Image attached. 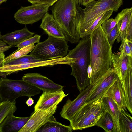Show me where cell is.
Here are the masks:
<instances>
[{
    "label": "cell",
    "instance_id": "obj_15",
    "mask_svg": "<svg viewBox=\"0 0 132 132\" xmlns=\"http://www.w3.org/2000/svg\"><path fill=\"white\" fill-rule=\"evenodd\" d=\"M12 112L8 115L0 124V132H19L24 126L31 116L18 117Z\"/></svg>",
    "mask_w": 132,
    "mask_h": 132
},
{
    "label": "cell",
    "instance_id": "obj_37",
    "mask_svg": "<svg viewBox=\"0 0 132 132\" xmlns=\"http://www.w3.org/2000/svg\"><path fill=\"white\" fill-rule=\"evenodd\" d=\"M34 103V101L31 97H29L28 99L26 101V103L28 106H30L32 105Z\"/></svg>",
    "mask_w": 132,
    "mask_h": 132
},
{
    "label": "cell",
    "instance_id": "obj_35",
    "mask_svg": "<svg viewBox=\"0 0 132 132\" xmlns=\"http://www.w3.org/2000/svg\"><path fill=\"white\" fill-rule=\"evenodd\" d=\"M12 46L7 45V44L0 39V53H4L12 47Z\"/></svg>",
    "mask_w": 132,
    "mask_h": 132
},
{
    "label": "cell",
    "instance_id": "obj_22",
    "mask_svg": "<svg viewBox=\"0 0 132 132\" xmlns=\"http://www.w3.org/2000/svg\"><path fill=\"white\" fill-rule=\"evenodd\" d=\"M119 126L120 132H132V118L126 108L120 109Z\"/></svg>",
    "mask_w": 132,
    "mask_h": 132
},
{
    "label": "cell",
    "instance_id": "obj_40",
    "mask_svg": "<svg viewBox=\"0 0 132 132\" xmlns=\"http://www.w3.org/2000/svg\"><path fill=\"white\" fill-rule=\"evenodd\" d=\"M7 75L6 73L0 72V76H1L2 77L6 78Z\"/></svg>",
    "mask_w": 132,
    "mask_h": 132
},
{
    "label": "cell",
    "instance_id": "obj_41",
    "mask_svg": "<svg viewBox=\"0 0 132 132\" xmlns=\"http://www.w3.org/2000/svg\"><path fill=\"white\" fill-rule=\"evenodd\" d=\"M7 0H0V5L2 3L6 2Z\"/></svg>",
    "mask_w": 132,
    "mask_h": 132
},
{
    "label": "cell",
    "instance_id": "obj_5",
    "mask_svg": "<svg viewBox=\"0 0 132 132\" xmlns=\"http://www.w3.org/2000/svg\"><path fill=\"white\" fill-rule=\"evenodd\" d=\"M122 4L123 0H98L88 4L82 9L78 29L80 36L102 14L110 10L117 12Z\"/></svg>",
    "mask_w": 132,
    "mask_h": 132
},
{
    "label": "cell",
    "instance_id": "obj_16",
    "mask_svg": "<svg viewBox=\"0 0 132 132\" xmlns=\"http://www.w3.org/2000/svg\"><path fill=\"white\" fill-rule=\"evenodd\" d=\"M118 31L116 39L119 42L126 38L127 31L129 24L132 19V8L123 9L115 17Z\"/></svg>",
    "mask_w": 132,
    "mask_h": 132
},
{
    "label": "cell",
    "instance_id": "obj_12",
    "mask_svg": "<svg viewBox=\"0 0 132 132\" xmlns=\"http://www.w3.org/2000/svg\"><path fill=\"white\" fill-rule=\"evenodd\" d=\"M119 79L113 68L109 70L103 79L92 90L84 105L91 103L102 97L111 85Z\"/></svg>",
    "mask_w": 132,
    "mask_h": 132
},
{
    "label": "cell",
    "instance_id": "obj_28",
    "mask_svg": "<svg viewBox=\"0 0 132 132\" xmlns=\"http://www.w3.org/2000/svg\"><path fill=\"white\" fill-rule=\"evenodd\" d=\"M43 60H44L36 57L30 54L19 58L12 59L5 62L4 63L3 65H13Z\"/></svg>",
    "mask_w": 132,
    "mask_h": 132
},
{
    "label": "cell",
    "instance_id": "obj_42",
    "mask_svg": "<svg viewBox=\"0 0 132 132\" xmlns=\"http://www.w3.org/2000/svg\"><path fill=\"white\" fill-rule=\"evenodd\" d=\"M82 1V0H79V6L81 5Z\"/></svg>",
    "mask_w": 132,
    "mask_h": 132
},
{
    "label": "cell",
    "instance_id": "obj_25",
    "mask_svg": "<svg viewBox=\"0 0 132 132\" xmlns=\"http://www.w3.org/2000/svg\"><path fill=\"white\" fill-rule=\"evenodd\" d=\"M96 126L101 127L107 132H115L114 123L112 117L106 111L99 118Z\"/></svg>",
    "mask_w": 132,
    "mask_h": 132
},
{
    "label": "cell",
    "instance_id": "obj_3",
    "mask_svg": "<svg viewBox=\"0 0 132 132\" xmlns=\"http://www.w3.org/2000/svg\"><path fill=\"white\" fill-rule=\"evenodd\" d=\"M91 41L90 35L81 38L73 49L68 51V55L74 59L70 66L71 75L76 80L77 88L80 92L90 84L87 68L90 63Z\"/></svg>",
    "mask_w": 132,
    "mask_h": 132
},
{
    "label": "cell",
    "instance_id": "obj_17",
    "mask_svg": "<svg viewBox=\"0 0 132 132\" xmlns=\"http://www.w3.org/2000/svg\"><path fill=\"white\" fill-rule=\"evenodd\" d=\"M40 27L47 33L54 37L65 39V37L60 26L48 12L42 19Z\"/></svg>",
    "mask_w": 132,
    "mask_h": 132
},
{
    "label": "cell",
    "instance_id": "obj_4",
    "mask_svg": "<svg viewBox=\"0 0 132 132\" xmlns=\"http://www.w3.org/2000/svg\"><path fill=\"white\" fill-rule=\"evenodd\" d=\"M106 111L102 98L83 105L71 118L70 125L73 130H81L96 126Z\"/></svg>",
    "mask_w": 132,
    "mask_h": 132
},
{
    "label": "cell",
    "instance_id": "obj_43",
    "mask_svg": "<svg viewBox=\"0 0 132 132\" xmlns=\"http://www.w3.org/2000/svg\"><path fill=\"white\" fill-rule=\"evenodd\" d=\"M1 36H2V35H1V32L0 31V39H1Z\"/></svg>",
    "mask_w": 132,
    "mask_h": 132
},
{
    "label": "cell",
    "instance_id": "obj_9",
    "mask_svg": "<svg viewBox=\"0 0 132 132\" xmlns=\"http://www.w3.org/2000/svg\"><path fill=\"white\" fill-rule=\"evenodd\" d=\"M105 74L91 84H90L81 91L73 101L68 99L60 112L62 118L70 121L71 118L84 104L90 93L104 78Z\"/></svg>",
    "mask_w": 132,
    "mask_h": 132
},
{
    "label": "cell",
    "instance_id": "obj_34",
    "mask_svg": "<svg viewBox=\"0 0 132 132\" xmlns=\"http://www.w3.org/2000/svg\"><path fill=\"white\" fill-rule=\"evenodd\" d=\"M126 38L132 41V19L130 20L128 25Z\"/></svg>",
    "mask_w": 132,
    "mask_h": 132
},
{
    "label": "cell",
    "instance_id": "obj_26",
    "mask_svg": "<svg viewBox=\"0 0 132 132\" xmlns=\"http://www.w3.org/2000/svg\"><path fill=\"white\" fill-rule=\"evenodd\" d=\"M16 101H6L0 102V124L5 118L11 113L17 110Z\"/></svg>",
    "mask_w": 132,
    "mask_h": 132
},
{
    "label": "cell",
    "instance_id": "obj_31",
    "mask_svg": "<svg viewBox=\"0 0 132 132\" xmlns=\"http://www.w3.org/2000/svg\"><path fill=\"white\" fill-rule=\"evenodd\" d=\"M41 36L39 35L36 34L34 36L29 38L22 43L16 45V47H17L18 49L16 51H17L21 48L25 47L35 43H38L40 42Z\"/></svg>",
    "mask_w": 132,
    "mask_h": 132
},
{
    "label": "cell",
    "instance_id": "obj_2",
    "mask_svg": "<svg viewBox=\"0 0 132 132\" xmlns=\"http://www.w3.org/2000/svg\"><path fill=\"white\" fill-rule=\"evenodd\" d=\"M90 64L92 69L90 84H91L113 67L111 57L112 46L110 44L101 25L90 35Z\"/></svg>",
    "mask_w": 132,
    "mask_h": 132
},
{
    "label": "cell",
    "instance_id": "obj_36",
    "mask_svg": "<svg viewBox=\"0 0 132 132\" xmlns=\"http://www.w3.org/2000/svg\"><path fill=\"white\" fill-rule=\"evenodd\" d=\"M5 55L4 53H0V67L4 64L5 59Z\"/></svg>",
    "mask_w": 132,
    "mask_h": 132
},
{
    "label": "cell",
    "instance_id": "obj_14",
    "mask_svg": "<svg viewBox=\"0 0 132 132\" xmlns=\"http://www.w3.org/2000/svg\"><path fill=\"white\" fill-rule=\"evenodd\" d=\"M66 96L63 90L43 92L34 107V111L38 109H47L56 103L59 104Z\"/></svg>",
    "mask_w": 132,
    "mask_h": 132
},
{
    "label": "cell",
    "instance_id": "obj_38",
    "mask_svg": "<svg viewBox=\"0 0 132 132\" xmlns=\"http://www.w3.org/2000/svg\"><path fill=\"white\" fill-rule=\"evenodd\" d=\"M87 73L88 77L90 81L92 73V69L90 64L89 65L88 67Z\"/></svg>",
    "mask_w": 132,
    "mask_h": 132
},
{
    "label": "cell",
    "instance_id": "obj_27",
    "mask_svg": "<svg viewBox=\"0 0 132 132\" xmlns=\"http://www.w3.org/2000/svg\"><path fill=\"white\" fill-rule=\"evenodd\" d=\"M34 44L23 47L11 54L5 58L4 62L13 59L19 58L27 55L31 52L35 47Z\"/></svg>",
    "mask_w": 132,
    "mask_h": 132
},
{
    "label": "cell",
    "instance_id": "obj_19",
    "mask_svg": "<svg viewBox=\"0 0 132 132\" xmlns=\"http://www.w3.org/2000/svg\"><path fill=\"white\" fill-rule=\"evenodd\" d=\"M34 34L30 31L26 26L21 29L2 35L1 39L8 45L16 46L33 36Z\"/></svg>",
    "mask_w": 132,
    "mask_h": 132
},
{
    "label": "cell",
    "instance_id": "obj_13",
    "mask_svg": "<svg viewBox=\"0 0 132 132\" xmlns=\"http://www.w3.org/2000/svg\"><path fill=\"white\" fill-rule=\"evenodd\" d=\"M132 56L120 53L111 54L113 68L122 86L126 76L132 73Z\"/></svg>",
    "mask_w": 132,
    "mask_h": 132
},
{
    "label": "cell",
    "instance_id": "obj_18",
    "mask_svg": "<svg viewBox=\"0 0 132 132\" xmlns=\"http://www.w3.org/2000/svg\"><path fill=\"white\" fill-rule=\"evenodd\" d=\"M103 96L112 99L119 109L122 108H126L124 92L121 81L119 79L111 85Z\"/></svg>",
    "mask_w": 132,
    "mask_h": 132
},
{
    "label": "cell",
    "instance_id": "obj_10",
    "mask_svg": "<svg viewBox=\"0 0 132 132\" xmlns=\"http://www.w3.org/2000/svg\"><path fill=\"white\" fill-rule=\"evenodd\" d=\"M56 103L46 109H38L34 112L24 126L19 132H36L42 126L51 119L56 112Z\"/></svg>",
    "mask_w": 132,
    "mask_h": 132
},
{
    "label": "cell",
    "instance_id": "obj_23",
    "mask_svg": "<svg viewBox=\"0 0 132 132\" xmlns=\"http://www.w3.org/2000/svg\"><path fill=\"white\" fill-rule=\"evenodd\" d=\"M122 86L125 96L126 107L132 114V73L126 76Z\"/></svg>",
    "mask_w": 132,
    "mask_h": 132
},
{
    "label": "cell",
    "instance_id": "obj_32",
    "mask_svg": "<svg viewBox=\"0 0 132 132\" xmlns=\"http://www.w3.org/2000/svg\"><path fill=\"white\" fill-rule=\"evenodd\" d=\"M118 31L117 26L116 25L111 31L107 37L108 41L111 46H112L116 39Z\"/></svg>",
    "mask_w": 132,
    "mask_h": 132
},
{
    "label": "cell",
    "instance_id": "obj_39",
    "mask_svg": "<svg viewBox=\"0 0 132 132\" xmlns=\"http://www.w3.org/2000/svg\"><path fill=\"white\" fill-rule=\"evenodd\" d=\"M95 0H82L81 5L85 7L90 3Z\"/></svg>",
    "mask_w": 132,
    "mask_h": 132
},
{
    "label": "cell",
    "instance_id": "obj_30",
    "mask_svg": "<svg viewBox=\"0 0 132 132\" xmlns=\"http://www.w3.org/2000/svg\"><path fill=\"white\" fill-rule=\"evenodd\" d=\"M116 25V20L113 18L108 19L103 22L101 26L107 37Z\"/></svg>",
    "mask_w": 132,
    "mask_h": 132
},
{
    "label": "cell",
    "instance_id": "obj_8",
    "mask_svg": "<svg viewBox=\"0 0 132 132\" xmlns=\"http://www.w3.org/2000/svg\"><path fill=\"white\" fill-rule=\"evenodd\" d=\"M50 4H33L27 6H21L15 14L16 21L22 24H32L42 20L48 12Z\"/></svg>",
    "mask_w": 132,
    "mask_h": 132
},
{
    "label": "cell",
    "instance_id": "obj_7",
    "mask_svg": "<svg viewBox=\"0 0 132 132\" xmlns=\"http://www.w3.org/2000/svg\"><path fill=\"white\" fill-rule=\"evenodd\" d=\"M69 47L65 39L48 35L46 40L36 44L30 54L44 60L64 57L68 55Z\"/></svg>",
    "mask_w": 132,
    "mask_h": 132
},
{
    "label": "cell",
    "instance_id": "obj_1",
    "mask_svg": "<svg viewBox=\"0 0 132 132\" xmlns=\"http://www.w3.org/2000/svg\"><path fill=\"white\" fill-rule=\"evenodd\" d=\"M82 9L79 0H58L51 8L52 15L62 28L65 39L72 44L77 43L80 40L78 28Z\"/></svg>",
    "mask_w": 132,
    "mask_h": 132
},
{
    "label": "cell",
    "instance_id": "obj_29",
    "mask_svg": "<svg viewBox=\"0 0 132 132\" xmlns=\"http://www.w3.org/2000/svg\"><path fill=\"white\" fill-rule=\"evenodd\" d=\"M121 41V44L119 48L120 53L132 57V41L126 38L124 39Z\"/></svg>",
    "mask_w": 132,
    "mask_h": 132
},
{
    "label": "cell",
    "instance_id": "obj_24",
    "mask_svg": "<svg viewBox=\"0 0 132 132\" xmlns=\"http://www.w3.org/2000/svg\"><path fill=\"white\" fill-rule=\"evenodd\" d=\"M113 11L110 10L102 14L97 18L91 25L80 36V38H82L87 36L89 35L96 29L101 25L105 20L108 19L112 15Z\"/></svg>",
    "mask_w": 132,
    "mask_h": 132
},
{
    "label": "cell",
    "instance_id": "obj_33",
    "mask_svg": "<svg viewBox=\"0 0 132 132\" xmlns=\"http://www.w3.org/2000/svg\"><path fill=\"white\" fill-rule=\"evenodd\" d=\"M58 0H28L30 3L33 4H50L51 6Z\"/></svg>",
    "mask_w": 132,
    "mask_h": 132
},
{
    "label": "cell",
    "instance_id": "obj_11",
    "mask_svg": "<svg viewBox=\"0 0 132 132\" xmlns=\"http://www.w3.org/2000/svg\"><path fill=\"white\" fill-rule=\"evenodd\" d=\"M22 79L38 88L43 92H54L63 90L64 86L57 84L46 77L37 73L25 74Z\"/></svg>",
    "mask_w": 132,
    "mask_h": 132
},
{
    "label": "cell",
    "instance_id": "obj_21",
    "mask_svg": "<svg viewBox=\"0 0 132 132\" xmlns=\"http://www.w3.org/2000/svg\"><path fill=\"white\" fill-rule=\"evenodd\" d=\"M73 130L70 125L66 126L57 121L54 116L40 127L36 132H71Z\"/></svg>",
    "mask_w": 132,
    "mask_h": 132
},
{
    "label": "cell",
    "instance_id": "obj_6",
    "mask_svg": "<svg viewBox=\"0 0 132 132\" xmlns=\"http://www.w3.org/2000/svg\"><path fill=\"white\" fill-rule=\"evenodd\" d=\"M41 90L22 79L13 80L2 77L0 78V102H13L23 96L31 97L40 93Z\"/></svg>",
    "mask_w": 132,
    "mask_h": 132
},
{
    "label": "cell",
    "instance_id": "obj_20",
    "mask_svg": "<svg viewBox=\"0 0 132 132\" xmlns=\"http://www.w3.org/2000/svg\"><path fill=\"white\" fill-rule=\"evenodd\" d=\"M102 98L105 110L112 117L114 123L115 132H120L119 123L120 114L119 108L112 99L104 96Z\"/></svg>",
    "mask_w": 132,
    "mask_h": 132
}]
</instances>
